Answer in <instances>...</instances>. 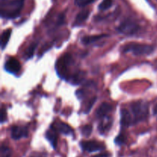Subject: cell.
Returning a JSON list of instances; mask_svg holds the SVG:
<instances>
[{
	"label": "cell",
	"mask_w": 157,
	"mask_h": 157,
	"mask_svg": "<svg viewBox=\"0 0 157 157\" xmlns=\"http://www.w3.org/2000/svg\"><path fill=\"white\" fill-rule=\"evenodd\" d=\"M25 0H12L2 3V17L5 18H15L19 15Z\"/></svg>",
	"instance_id": "6da1fadb"
},
{
	"label": "cell",
	"mask_w": 157,
	"mask_h": 157,
	"mask_svg": "<svg viewBox=\"0 0 157 157\" xmlns=\"http://www.w3.org/2000/svg\"><path fill=\"white\" fill-rule=\"evenodd\" d=\"M131 110L133 115V123L140 122L147 120L149 113V105L145 101H137L131 105Z\"/></svg>",
	"instance_id": "7a4b0ae2"
},
{
	"label": "cell",
	"mask_w": 157,
	"mask_h": 157,
	"mask_svg": "<svg viewBox=\"0 0 157 157\" xmlns=\"http://www.w3.org/2000/svg\"><path fill=\"white\" fill-rule=\"evenodd\" d=\"M154 51V48L152 45L140 43H130L124 47V52H130L135 55H150Z\"/></svg>",
	"instance_id": "3957f363"
},
{
	"label": "cell",
	"mask_w": 157,
	"mask_h": 157,
	"mask_svg": "<svg viewBox=\"0 0 157 157\" xmlns=\"http://www.w3.org/2000/svg\"><path fill=\"white\" fill-rule=\"evenodd\" d=\"M117 30L121 34L126 35H132L136 34L140 30V26L137 23L130 19L125 20L117 27Z\"/></svg>",
	"instance_id": "277c9868"
},
{
	"label": "cell",
	"mask_w": 157,
	"mask_h": 157,
	"mask_svg": "<svg viewBox=\"0 0 157 157\" xmlns=\"http://www.w3.org/2000/svg\"><path fill=\"white\" fill-rule=\"evenodd\" d=\"M71 57L70 55H65L61 57L56 64V71L61 78H66L69 67L71 64Z\"/></svg>",
	"instance_id": "5b68a950"
},
{
	"label": "cell",
	"mask_w": 157,
	"mask_h": 157,
	"mask_svg": "<svg viewBox=\"0 0 157 157\" xmlns=\"http://www.w3.org/2000/svg\"><path fill=\"white\" fill-rule=\"evenodd\" d=\"M81 147L83 150L88 153L102 151L105 149L104 144L97 141H83L81 143Z\"/></svg>",
	"instance_id": "8992f818"
},
{
	"label": "cell",
	"mask_w": 157,
	"mask_h": 157,
	"mask_svg": "<svg viewBox=\"0 0 157 157\" xmlns=\"http://www.w3.org/2000/svg\"><path fill=\"white\" fill-rule=\"evenodd\" d=\"M29 135V131L25 127H20V126H13L11 130V136L15 140L21 139V138L27 137Z\"/></svg>",
	"instance_id": "52a82bcc"
},
{
	"label": "cell",
	"mask_w": 157,
	"mask_h": 157,
	"mask_svg": "<svg viewBox=\"0 0 157 157\" xmlns=\"http://www.w3.org/2000/svg\"><path fill=\"white\" fill-rule=\"evenodd\" d=\"M5 69L9 73H17L21 69V64L15 58H11L5 64Z\"/></svg>",
	"instance_id": "ba28073f"
},
{
	"label": "cell",
	"mask_w": 157,
	"mask_h": 157,
	"mask_svg": "<svg viewBox=\"0 0 157 157\" xmlns=\"http://www.w3.org/2000/svg\"><path fill=\"white\" fill-rule=\"evenodd\" d=\"M121 124L122 127H129L133 125V119L130 116V113L126 109H122L121 110Z\"/></svg>",
	"instance_id": "9c48e42d"
},
{
	"label": "cell",
	"mask_w": 157,
	"mask_h": 157,
	"mask_svg": "<svg viewBox=\"0 0 157 157\" xmlns=\"http://www.w3.org/2000/svg\"><path fill=\"white\" fill-rule=\"evenodd\" d=\"M112 106L108 103H103L96 111V115L98 118H104L111 111Z\"/></svg>",
	"instance_id": "30bf717a"
},
{
	"label": "cell",
	"mask_w": 157,
	"mask_h": 157,
	"mask_svg": "<svg viewBox=\"0 0 157 157\" xmlns=\"http://www.w3.org/2000/svg\"><path fill=\"white\" fill-rule=\"evenodd\" d=\"M55 129L56 130H58L59 133L64 135H71L74 133V131L71 129V127L64 122H58L55 125Z\"/></svg>",
	"instance_id": "8fae6325"
},
{
	"label": "cell",
	"mask_w": 157,
	"mask_h": 157,
	"mask_svg": "<svg viewBox=\"0 0 157 157\" xmlns=\"http://www.w3.org/2000/svg\"><path fill=\"white\" fill-rule=\"evenodd\" d=\"M45 137L47 138L48 140L50 142L52 146L53 147L54 149H56L57 147V143H58V136L55 132V129L54 127H52L51 130H48L46 132Z\"/></svg>",
	"instance_id": "7c38bea8"
},
{
	"label": "cell",
	"mask_w": 157,
	"mask_h": 157,
	"mask_svg": "<svg viewBox=\"0 0 157 157\" xmlns=\"http://www.w3.org/2000/svg\"><path fill=\"white\" fill-rule=\"evenodd\" d=\"M103 121H101V124H100L98 129H99V131L101 132V133L104 134V133H107L110 128H111L112 126V121L110 120V117H105L102 118Z\"/></svg>",
	"instance_id": "4fadbf2b"
},
{
	"label": "cell",
	"mask_w": 157,
	"mask_h": 157,
	"mask_svg": "<svg viewBox=\"0 0 157 157\" xmlns=\"http://www.w3.org/2000/svg\"><path fill=\"white\" fill-rule=\"evenodd\" d=\"M105 37H108V35H92V36H84L81 38V42L85 45L87 44H90L92 43H94L96 41H99V40L102 39V38H105Z\"/></svg>",
	"instance_id": "5bb4252c"
},
{
	"label": "cell",
	"mask_w": 157,
	"mask_h": 157,
	"mask_svg": "<svg viewBox=\"0 0 157 157\" xmlns=\"http://www.w3.org/2000/svg\"><path fill=\"white\" fill-rule=\"evenodd\" d=\"M89 15H90V12L88 10L81 11V12H79L77 15L74 25H79L82 24L84 21H85L87 19Z\"/></svg>",
	"instance_id": "9a60e30c"
},
{
	"label": "cell",
	"mask_w": 157,
	"mask_h": 157,
	"mask_svg": "<svg viewBox=\"0 0 157 157\" xmlns=\"http://www.w3.org/2000/svg\"><path fill=\"white\" fill-rule=\"evenodd\" d=\"M11 34H12V30L10 29H6L3 32V33L2 34L1 37V47L2 49H4L6 48V46L7 45L8 42H9V39H10Z\"/></svg>",
	"instance_id": "2e32d148"
},
{
	"label": "cell",
	"mask_w": 157,
	"mask_h": 157,
	"mask_svg": "<svg viewBox=\"0 0 157 157\" xmlns=\"http://www.w3.org/2000/svg\"><path fill=\"white\" fill-rule=\"evenodd\" d=\"M37 45H38V43H33V44H32L29 48H28L27 50L25 51V53L26 59H29V58H32Z\"/></svg>",
	"instance_id": "e0dca14e"
},
{
	"label": "cell",
	"mask_w": 157,
	"mask_h": 157,
	"mask_svg": "<svg viewBox=\"0 0 157 157\" xmlns=\"http://www.w3.org/2000/svg\"><path fill=\"white\" fill-rule=\"evenodd\" d=\"M84 74L82 73V72H79V73L76 74L75 75H73L72 77H71V79L72 80L71 82L75 84L81 83L84 80Z\"/></svg>",
	"instance_id": "ac0fdd59"
},
{
	"label": "cell",
	"mask_w": 157,
	"mask_h": 157,
	"mask_svg": "<svg viewBox=\"0 0 157 157\" xmlns=\"http://www.w3.org/2000/svg\"><path fill=\"white\" fill-rule=\"evenodd\" d=\"M12 152L7 146L2 145L1 147V157H12Z\"/></svg>",
	"instance_id": "d6986e66"
},
{
	"label": "cell",
	"mask_w": 157,
	"mask_h": 157,
	"mask_svg": "<svg viewBox=\"0 0 157 157\" xmlns=\"http://www.w3.org/2000/svg\"><path fill=\"white\" fill-rule=\"evenodd\" d=\"M112 4H113L112 0H103L102 2L99 5V9L103 11L107 10L111 7Z\"/></svg>",
	"instance_id": "ffe728a7"
},
{
	"label": "cell",
	"mask_w": 157,
	"mask_h": 157,
	"mask_svg": "<svg viewBox=\"0 0 157 157\" xmlns=\"http://www.w3.org/2000/svg\"><path fill=\"white\" fill-rule=\"evenodd\" d=\"M92 130H93V127L90 124H87V125L84 126V127L81 128V133H82L83 136H86V137H88L90 135V133H92Z\"/></svg>",
	"instance_id": "44dd1931"
},
{
	"label": "cell",
	"mask_w": 157,
	"mask_h": 157,
	"mask_svg": "<svg viewBox=\"0 0 157 157\" xmlns=\"http://www.w3.org/2000/svg\"><path fill=\"white\" fill-rule=\"evenodd\" d=\"M93 2L94 0H75V4L79 7H85Z\"/></svg>",
	"instance_id": "7402d4cb"
},
{
	"label": "cell",
	"mask_w": 157,
	"mask_h": 157,
	"mask_svg": "<svg viewBox=\"0 0 157 157\" xmlns=\"http://www.w3.org/2000/svg\"><path fill=\"white\" fill-rule=\"evenodd\" d=\"M96 101H97V98H94L93 99H91L90 101H89L88 104H87V105L86 106L85 111H84V113H89V112H90V110H91L92 107H93V106L94 105V104H95V102H96Z\"/></svg>",
	"instance_id": "603a6c76"
},
{
	"label": "cell",
	"mask_w": 157,
	"mask_h": 157,
	"mask_svg": "<svg viewBox=\"0 0 157 157\" xmlns=\"http://www.w3.org/2000/svg\"><path fill=\"white\" fill-rule=\"evenodd\" d=\"M126 142V136L124 134H120L115 139V143L118 145H123Z\"/></svg>",
	"instance_id": "cb8c5ba5"
},
{
	"label": "cell",
	"mask_w": 157,
	"mask_h": 157,
	"mask_svg": "<svg viewBox=\"0 0 157 157\" xmlns=\"http://www.w3.org/2000/svg\"><path fill=\"white\" fill-rule=\"evenodd\" d=\"M30 157H46V156L45 155L42 154V153H34V154H32Z\"/></svg>",
	"instance_id": "d4e9b609"
},
{
	"label": "cell",
	"mask_w": 157,
	"mask_h": 157,
	"mask_svg": "<svg viewBox=\"0 0 157 157\" xmlns=\"http://www.w3.org/2000/svg\"><path fill=\"white\" fill-rule=\"evenodd\" d=\"M5 120H6V113H5V110L2 109V118H1L2 123L4 122Z\"/></svg>",
	"instance_id": "484cf974"
},
{
	"label": "cell",
	"mask_w": 157,
	"mask_h": 157,
	"mask_svg": "<svg viewBox=\"0 0 157 157\" xmlns=\"http://www.w3.org/2000/svg\"><path fill=\"white\" fill-rule=\"evenodd\" d=\"M108 156H109L108 153H102V154L97 155V156H94L93 157H108Z\"/></svg>",
	"instance_id": "4316f807"
}]
</instances>
